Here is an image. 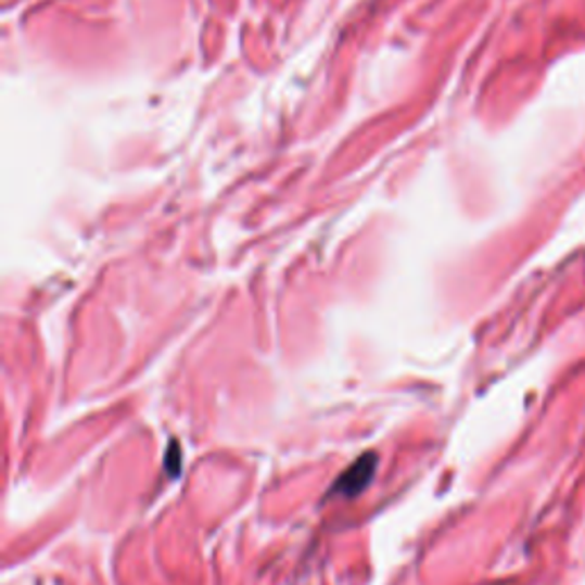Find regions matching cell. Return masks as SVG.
Listing matches in <instances>:
<instances>
[{
	"label": "cell",
	"instance_id": "obj_1",
	"mask_svg": "<svg viewBox=\"0 0 585 585\" xmlns=\"http://www.w3.org/2000/svg\"><path fill=\"white\" fill-rule=\"evenodd\" d=\"M373 473H376V455H364L357 465H353L348 471L341 475V481L336 483V489L341 494L355 496L368 485V481L373 479Z\"/></svg>",
	"mask_w": 585,
	"mask_h": 585
}]
</instances>
